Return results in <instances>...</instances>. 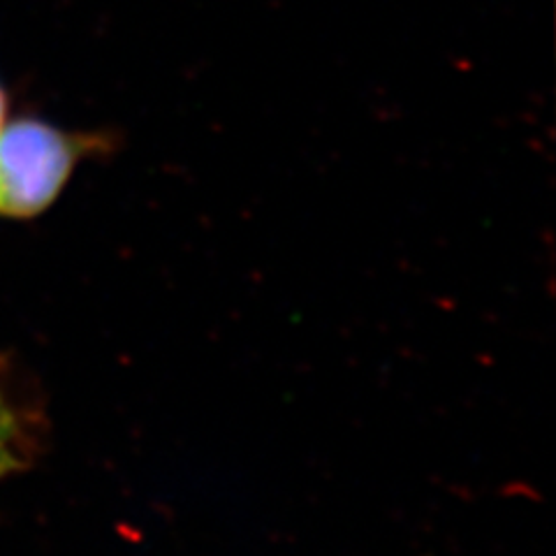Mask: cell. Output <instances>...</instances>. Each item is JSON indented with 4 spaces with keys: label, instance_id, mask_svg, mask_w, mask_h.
<instances>
[{
    "label": "cell",
    "instance_id": "1",
    "mask_svg": "<svg viewBox=\"0 0 556 556\" xmlns=\"http://www.w3.org/2000/svg\"><path fill=\"white\" fill-rule=\"evenodd\" d=\"M110 137L67 130L40 116H16L0 126V216L28 220L45 214L73 179L79 163L108 151Z\"/></svg>",
    "mask_w": 556,
    "mask_h": 556
},
{
    "label": "cell",
    "instance_id": "2",
    "mask_svg": "<svg viewBox=\"0 0 556 556\" xmlns=\"http://www.w3.org/2000/svg\"><path fill=\"white\" fill-rule=\"evenodd\" d=\"M0 441L28 450L35 447V422H30L28 413L16 404L3 371H0Z\"/></svg>",
    "mask_w": 556,
    "mask_h": 556
},
{
    "label": "cell",
    "instance_id": "3",
    "mask_svg": "<svg viewBox=\"0 0 556 556\" xmlns=\"http://www.w3.org/2000/svg\"><path fill=\"white\" fill-rule=\"evenodd\" d=\"M30 455L33 450L28 447L0 441V482L14 476L16 471H22L26 464H30Z\"/></svg>",
    "mask_w": 556,
    "mask_h": 556
},
{
    "label": "cell",
    "instance_id": "4",
    "mask_svg": "<svg viewBox=\"0 0 556 556\" xmlns=\"http://www.w3.org/2000/svg\"><path fill=\"white\" fill-rule=\"evenodd\" d=\"M8 116H10V93L5 89L3 79H0V126L5 124Z\"/></svg>",
    "mask_w": 556,
    "mask_h": 556
}]
</instances>
